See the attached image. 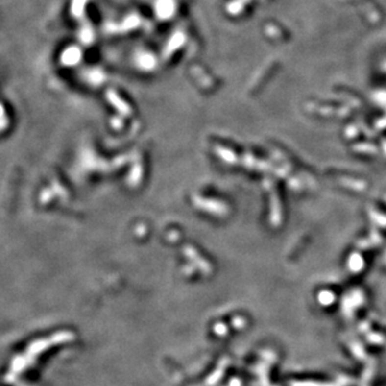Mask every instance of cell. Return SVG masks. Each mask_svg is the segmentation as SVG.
Returning <instances> with one entry per match:
<instances>
[{
	"label": "cell",
	"instance_id": "cell-1",
	"mask_svg": "<svg viewBox=\"0 0 386 386\" xmlns=\"http://www.w3.org/2000/svg\"><path fill=\"white\" fill-rule=\"evenodd\" d=\"M72 338H73V336H72L71 334H68V332H62L59 335L51 336L48 340H40L37 341V342H33V344L26 349L25 352H23L22 355L17 356V358L13 360L12 366H10V369H9L8 374H6L5 376V380L8 381V383L14 381L15 379L18 378V375H20L24 370H26L30 366L31 362L40 355V352L49 349V347L53 346V345H57L58 342H66V341H71Z\"/></svg>",
	"mask_w": 386,
	"mask_h": 386
}]
</instances>
